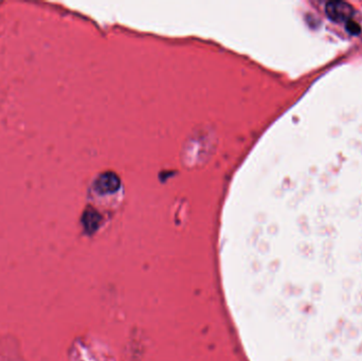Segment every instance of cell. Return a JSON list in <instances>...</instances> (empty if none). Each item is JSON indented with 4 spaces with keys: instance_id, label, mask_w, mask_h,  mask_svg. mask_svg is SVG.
Wrapping results in <instances>:
<instances>
[{
    "instance_id": "obj_3",
    "label": "cell",
    "mask_w": 362,
    "mask_h": 361,
    "mask_svg": "<svg viewBox=\"0 0 362 361\" xmlns=\"http://www.w3.org/2000/svg\"><path fill=\"white\" fill-rule=\"evenodd\" d=\"M345 29H346L347 32L349 34H351V35H358L361 32L360 26L357 23H355L354 20H348V22L346 23Z\"/></svg>"
},
{
    "instance_id": "obj_1",
    "label": "cell",
    "mask_w": 362,
    "mask_h": 361,
    "mask_svg": "<svg viewBox=\"0 0 362 361\" xmlns=\"http://www.w3.org/2000/svg\"><path fill=\"white\" fill-rule=\"evenodd\" d=\"M325 13L335 23H347L354 15V8L344 2H330L326 4Z\"/></svg>"
},
{
    "instance_id": "obj_2",
    "label": "cell",
    "mask_w": 362,
    "mask_h": 361,
    "mask_svg": "<svg viewBox=\"0 0 362 361\" xmlns=\"http://www.w3.org/2000/svg\"><path fill=\"white\" fill-rule=\"evenodd\" d=\"M119 180L115 175L106 174L101 176L96 184V189L101 193H106L109 191H115L118 188Z\"/></svg>"
}]
</instances>
